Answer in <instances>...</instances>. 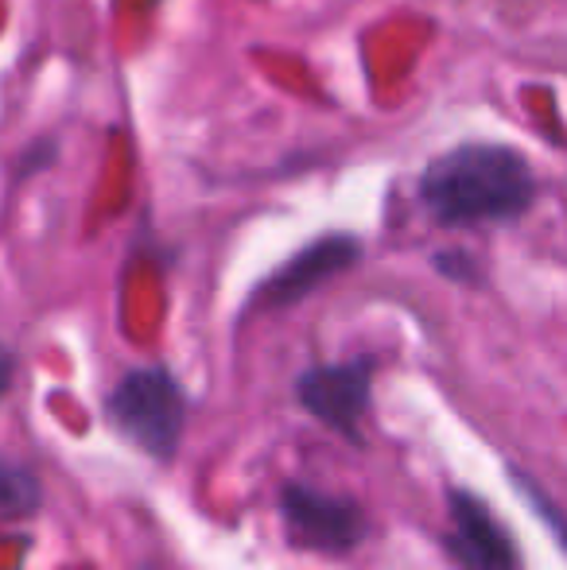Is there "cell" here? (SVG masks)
Here are the masks:
<instances>
[{
	"label": "cell",
	"mask_w": 567,
	"mask_h": 570,
	"mask_svg": "<svg viewBox=\"0 0 567 570\" xmlns=\"http://www.w3.org/2000/svg\"><path fill=\"white\" fill-rule=\"evenodd\" d=\"M532 171L514 148L498 144H467L424 171L420 198L443 226H478V222H509L529 210Z\"/></svg>",
	"instance_id": "cell-1"
},
{
	"label": "cell",
	"mask_w": 567,
	"mask_h": 570,
	"mask_svg": "<svg viewBox=\"0 0 567 570\" xmlns=\"http://www.w3.org/2000/svg\"><path fill=\"white\" fill-rule=\"evenodd\" d=\"M114 423L151 458H172L187 420L183 389L164 368H137L109 396Z\"/></svg>",
	"instance_id": "cell-2"
},
{
	"label": "cell",
	"mask_w": 567,
	"mask_h": 570,
	"mask_svg": "<svg viewBox=\"0 0 567 570\" xmlns=\"http://www.w3.org/2000/svg\"><path fill=\"white\" fill-rule=\"evenodd\" d=\"M281 512L287 524V540L311 551H350L362 543L365 535V517L354 501H339L326 497L311 485H284L281 493Z\"/></svg>",
	"instance_id": "cell-3"
},
{
	"label": "cell",
	"mask_w": 567,
	"mask_h": 570,
	"mask_svg": "<svg viewBox=\"0 0 567 570\" xmlns=\"http://www.w3.org/2000/svg\"><path fill=\"white\" fill-rule=\"evenodd\" d=\"M370 373L373 361H342V365H319L300 376V400L315 420L346 435L350 443L362 439V415L370 407Z\"/></svg>",
	"instance_id": "cell-4"
},
{
	"label": "cell",
	"mask_w": 567,
	"mask_h": 570,
	"mask_svg": "<svg viewBox=\"0 0 567 570\" xmlns=\"http://www.w3.org/2000/svg\"><path fill=\"white\" fill-rule=\"evenodd\" d=\"M447 551L459 559L462 570H521L517 548L506 528L493 520L486 501L454 489L451 493V535Z\"/></svg>",
	"instance_id": "cell-5"
},
{
	"label": "cell",
	"mask_w": 567,
	"mask_h": 570,
	"mask_svg": "<svg viewBox=\"0 0 567 570\" xmlns=\"http://www.w3.org/2000/svg\"><path fill=\"white\" fill-rule=\"evenodd\" d=\"M354 261H358L354 240L350 237H323L311 248H303L300 256H292V261H287L284 268L265 284L261 299H265V307H287V303L303 299L311 287H319L323 279H331L334 272H342Z\"/></svg>",
	"instance_id": "cell-6"
},
{
	"label": "cell",
	"mask_w": 567,
	"mask_h": 570,
	"mask_svg": "<svg viewBox=\"0 0 567 570\" xmlns=\"http://www.w3.org/2000/svg\"><path fill=\"white\" fill-rule=\"evenodd\" d=\"M39 504V481L16 462H0V512L23 517Z\"/></svg>",
	"instance_id": "cell-7"
},
{
	"label": "cell",
	"mask_w": 567,
	"mask_h": 570,
	"mask_svg": "<svg viewBox=\"0 0 567 570\" xmlns=\"http://www.w3.org/2000/svg\"><path fill=\"white\" fill-rule=\"evenodd\" d=\"M517 485L525 489V497H529V501H532V509H537L540 517H545L548 524H553V532L560 535V543H564V551H567V524H564V520H560V517H556V512H553V504H548L545 497H540V493H537V489H532V485H525L521 478H517Z\"/></svg>",
	"instance_id": "cell-8"
},
{
	"label": "cell",
	"mask_w": 567,
	"mask_h": 570,
	"mask_svg": "<svg viewBox=\"0 0 567 570\" xmlns=\"http://www.w3.org/2000/svg\"><path fill=\"white\" fill-rule=\"evenodd\" d=\"M8 381H12V357H8V350L0 345V396H4Z\"/></svg>",
	"instance_id": "cell-9"
}]
</instances>
